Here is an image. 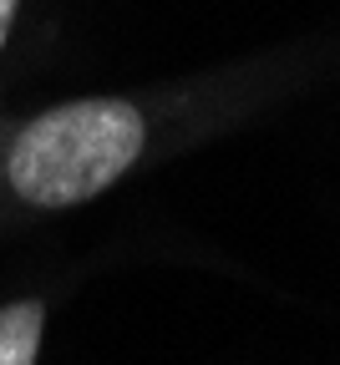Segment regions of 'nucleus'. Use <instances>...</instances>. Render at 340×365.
Returning a JSON list of instances; mask_svg holds the SVG:
<instances>
[{
  "label": "nucleus",
  "instance_id": "7ed1b4c3",
  "mask_svg": "<svg viewBox=\"0 0 340 365\" xmlns=\"http://www.w3.org/2000/svg\"><path fill=\"white\" fill-rule=\"evenodd\" d=\"M16 11H21V0H0V46H6V36L16 26Z\"/></svg>",
  "mask_w": 340,
  "mask_h": 365
},
{
  "label": "nucleus",
  "instance_id": "f257e3e1",
  "mask_svg": "<svg viewBox=\"0 0 340 365\" xmlns=\"http://www.w3.org/2000/svg\"><path fill=\"white\" fill-rule=\"evenodd\" d=\"M142 112L117 97L61 102L26 122L11 148V188L36 208H76L137 163L142 153Z\"/></svg>",
  "mask_w": 340,
  "mask_h": 365
},
{
  "label": "nucleus",
  "instance_id": "f03ea898",
  "mask_svg": "<svg viewBox=\"0 0 340 365\" xmlns=\"http://www.w3.org/2000/svg\"><path fill=\"white\" fill-rule=\"evenodd\" d=\"M41 330L46 309L41 299H16L0 309V365H36L41 355Z\"/></svg>",
  "mask_w": 340,
  "mask_h": 365
}]
</instances>
